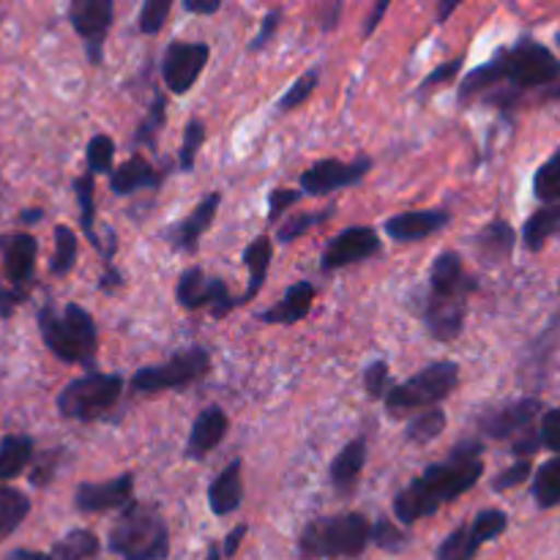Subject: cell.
<instances>
[{
    "label": "cell",
    "mask_w": 560,
    "mask_h": 560,
    "mask_svg": "<svg viewBox=\"0 0 560 560\" xmlns=\"http://www.w3.org/2000/svg\"><path fill=\"white\" fill-rule=\"evenodd\" d=\"M246 530H249V528H246V525H238V528L230 530V536H228V539H224V547H222L224 556L233 558L235 552H238L241 541H244V536H246Z\"/></svg>",
    "instance_id": "obj_57"
},
{
    "label": "cell",
    "mask_w": 560,
    "mask_h": 560,
    "mask_svg": "<svg viewBox=\"0 0 560 560\" xmlns=\"http://www.w3.org/2000/svg\"><path fill=\"white\" fill-rule=\"evenodd\" d=\"M202 142H206V124H202L200 118H191L189 124H186L184 142H180L178 151V167L184 170V173H189V170L195 167V159L197 153H200Z\"/></svg>",
    "instance_id": "obj_43"
},
{
    "label": "cell",
    "mask_w": 560,
    "mask_h": 560,
    "mask_svg": "<svg viewBox=\"0 0 560 560\" xmlns=\"http://www.w3.org/2000/svg\"><path fill=\"white\" fill-rule=\"evenodd\" d=\"M317 82H320V69L304 71V74H301L299 80L288 88V93L279 98V109H282V113H290V109L304 107V104L310 102L312 93H315Z\"/></svg>",
    "instance_id": "obj_41"
},
{
    "label": "cell",
    "mask_w": 560,
    "mask_h": 560,
    "mask_svg": "<svg viewBox=\"0 0 560 560\" xmlns=\"http://www.w3.org/2000/svg\"><path fill=\"white\" fill-rule=\"evenodd\" d=\"M372 545H377L386 552H402L408 547V534L388 523V520H377L372 525Z\"/></svg>",
    "instance_id": "obj_45"
},
{
    "label": "cell",
    "mask_w": 560,
    "mask_h": 560,
    "mask_svg": "<svg viewBox=\"0 0 560 560\" xmlns=\"http://www.w3.org/2000/svg\"><path fill=\"white\" fill-rule=\"evenodd\" d=\"M164 124H167V98L162 93H156L151 109H148V115L142 118L140 129L135 135L137 145H156V137L164 129Z\"/></svg>",
    "instance_id": "obj_39"
},
{
    "label": "cell",
    "mask_w": 560,
    "mask_h": 560,
    "mask_svg": "<svg viewBox=\"0 0 560 560\" xmlns=\"http://www.w3.org/2000/svg\"><path fill=\"white\" fill-rule=\"evenodd\" d=\"M366 465V441L364 438H355L348 446H342V452L334 457L331 463V485L339 495H350L355 487V481L361 479V470Z\"/></svg>",
    "instance_id": "obj_26"
},
{
    "label": "cell",
    "mask_w": 560,
    "mask_h": 560,
    "mask_svg": "<svg viewBox=\"0 0 560 560\" xmlns=\"http://www.w3.org/2000/svg\"><path fill=\"white\" fill-rule=\"evenodd\" d=\"M334 211H337V208L331 206V208H326V211L299 213V217H293V219H290V222H284L282 228H279V233H277L279 244H290V241L301 238V235H304V233H310L312 228H317V224L328 222V219L334 217Z\"/></svg>",
    "instance_id": "obj_42"
},
{
    "label": "cell",
    "mask_w": 560,
    "mask_h": 560,
    "mask_svg": "<svg viewBox=\"0 0 560 560\" xmlns=\"http://www.w3.org/2000/svg\"><path fill=\"white\" fill-rule=\"evenodd\" d=\"M211 370V355L202 348H189L184 353H175L173 359L156 366H142L131 375V388L140 394L178 392L191 386Z\"/></svg>",
    "instance_id": "obj_8"
},
{
    "label": "cell",
    "mask_w": 560,
    "mask_h": 560,
    "mask_svg": "<svg viewBox=\"0 0 560 560\" xmlns=\"http://www.w3.org/2000/svg\"><path fill=\"white\" fill-rule=\"evenodd\" d=\"M481 452H485L481 441L459 443V446L452 448L446 463L430 465L419 479L410 481L394 501V514H397L399 523H419V520L430 517L438 509L474 490L476 481L485 474Z\"/></svg>",
    "instance_id": "obj_1"
},
{
    "label": "cell",
    "mask_w": 560,
    "mask_h": 560,
    "mask_svg": "<svg viewBox=\"0 0 560 560\" xmlns=\"http://www.w3.org/2000/svg\"><path fill=\"white\" fill-rule=\"evenodd\" d=\"M5 560H49V556H44V552H33V550H14L9 552V558Z\"/></svg>",
    "instance_id": "obj_60"
},
{
    "label": "cell",
    "mask_w": 560,
    "mask_h": 560,
    "mask_svg": "<svg viewBox=\"0 0 560 560\" xmlns=\"http://www.w3.org/2000/svg\"><path fill=\"white\" fill-rule=\"evenodd\" d=\"M208 58H211V47L208 44H191V42H173L164 52L162 60V80L167 91L175 96H184L195 88L200 74L206 71Z\"/></svg>",
    "instance_id": "obj_11"
},
{
    "label": "cell",
    "mask_w": 560,
    "mask_h": 560,
    "mask_svg": "<svg viewBox=\"0 0 560 560\" xmlns=\"http://www.w3.org/2000/svg\"><path fill=\"white\" fill-rule=\"evenodd\" d=\"M495 55L501 60L503 82H512L517 91L552 85L560 77V60L534 38H520L514 47L498 49Z\"/></svg>",
    "instance_id": "obj_7"
},
{
    "label": "cell",
    "mask_w": 560,
    "mask_h": 560,
    "mask_svg": "<svg viewBox=\"0 0 560 560\" xmlns=\"http://www.w3.org/2000/svg\"><path fill=\"white\" fill-rule=\"evenodd\" d=\"M107 547L124 560H164L170 556L167 523L156 506L131 501L109 530Z\"/></svg>",
    "instance_id": "obj_3"
},
{
    "label": "cell",
    "mask_w": 560,
    "mask_h": 560,
    "mask_svg": "<svg viewBox=\"0 0 560 560\" xmlns=\"http://www.w3.org/2000/svg\"><path fill=\"white\" fill-rule=\"evenodd\" d=\"M31 514V498L14 487H0V545L25 523Z\"/></svg>",
    "instance_id": "obj_31"
},
{
    "label": "cell",
    "mask_w": 560,
    "mask_h": 560,
    "mask_svg": "<svg viewBox=\"0 0 560 560\" xmlns=\"http://www.w3.org/2000/svg\"><path fill=\"white\" fill-rule=\"evenodd\" d=\"M506 528V512H501V509H487V512L476 514L470 525H459L457 530H452L446 536V541L438 547L435 560H474L481 545L498 539Z\"/></svg>",
    "instance_id": "obj_10"
},
{
    "label": "cell",
    "mask_w": 560,
    "mask_h": 560,
    "mask_svg": "<svg viewBox=\"0 0 560 560\" xmlns=\"http://www.w3.org/2000/svg\"><path fill=\"white\" fill-rule=\"evenodd\" d=\"M219 5H222V0H184V9L189 11V14H200V16L217 14Z\"/></svg>",
    "instance_id": "obj_56"
},
{
    "label": "cell",
    "mask_w": 560,
    "mask_h": 560,
    "mask_svg": "<svg viewBox=\"0 0 560 560\" xmlns=\"http://www.w3.org/2000/svg\"><path fill=\"white\" fill-rule=\"evenodd\" d=\"M93 191H96L93 173L80 175V178L74 180V195H77V206H80L82 233H85V238L98 249V246H102V241H98V235H96V195H93Z\"/></svg>",
    "instance_id": "obj_32"
},
{
    "label": "cell",
    "mask_w": 560,
    "mask_h": 560,
    "mask_svg": "<svg viewBox=\"0 0 560 560\" xmlns=\"http://www.w3.org/2000/svg\"><path fill=\"white\" fill-rule=\"evenodd\" d=\"M228 416H224L222 408L211 405V408L202 410L195 419L189 432V441H186V457L189 459H202L211 448H217L219 443L228 435Z\"/></svg>",
    "instance_id": "obj_22"
},
{
    "label": "cell",
    "mask_w": 560,
    "mask_h": 560,
    "mask_svg": "<svg viewBox=\"0 0 560 560\" xmlns=\"http://www.w3.org/2000/svg\"><path fill=\"white\" fill-rule=\"evenodd\" d=\"M279 25H282V9H271L266 16H262V25L260 31H257L255 42L249 44V52H260V49H266L268 42L277 36Z\"/></svg>",
    "instance_id": "obj_49"
},
{
    "label": "cell",
    "mask_w": 560,
    "mask_h": 560,
    "mask_svg": "<svg viewBox=\"0 0 560 560\" xmlns=\"http://www.w3.org/2000/svg\"><path fill=\"white\" fill-rule=\"evenodd\" d=\"M241 459H233L208 487V506L217 517H228L244 501V481H241Z\"/></svg>",
    "instance_id": "obj_23"
},
{
    "label": "cell",
    "mask_w": 560,
    "mask_h": 560,
    "mask_svg": "<svg viewBox=\"0 0 560 560\" xmlns=\"http://www.w3.org/2000/svg\"><path fill=\"white\" fill-rule=\"evenodd\" d=\"M58 457H60V452L42 454V459H38V465L33 468V474H31V485H36V487L49 485V479H52V474H55V463H58Z\"/></svg>",
    "instance_id": "obj_54"
},
{
    "label": "cell",
    "mask_w": 560,
    "mask_h": 560,
    "mask_svg": "<svg viewBox=\"0 0 560 560\" xmlns=\"http://www.w3.org/2000/svg\"><path fill=\"white\" fill-rule=\"evenodd\" d=\"M372 159L361 156L355 162H339V159H323L315 162L304 175H301V191L312 197H326L331 191L355 186L370 175Z\"/></svg>",
    "instance_id": "obj_13"
},
{
    "label": "cell",
    "mask_w": 560,
    "mask_h": 560,
    "mask_svg": "<svg viewBox=\"0 0 560 560\" xmlns=\"http://www.w3.org/2000/svg\"><path fill=\"white\" fill-rule=\"evenodd\" d=\"M514 244H517V233L509 222H490L476 235V246H479V255L485 262L506 260L514 252Z\"/></svg>",
    "instance_id": "obj_28"
},
{
    "label": "cell",
    "mask_w": 560,
    "mask_h": 560,
    "mask_svg": "<svg viewBox=\"0 0 560 560\" xmlns=\"http://www.w3.org/2000/svg\"><path fill=\"white\" fill-rule=\"evenodd\" d=\"M33 438L5 435L0 441V481H11L31 465Z\"/></svg>",
    "instance_id": "obj_30"
},
{
    "label": "cell",
    "mask_w": 560,
    "mask_h": 560,
    "mask_svg": "<svg viewBox=\"0 0 560 560\" xmlns=\"http://www.w3.org/2000/svg\"><path fill=\"white\" fill-rule=\"evenodd\" d=\"M501 82H503L501 60H498V55H492V60H487L485 66L474 69L463 82H459V102H470L474 96L501 85Z\"/></svg>",
    "instance_id": "obj_33"
},
{
    "label": "cell",
    "mask_w": 560,
    "mask_h": 560,
    "mask_svg": "<svg viewBox=\"0 0 560 560\" xmlns=\"http://www.w3.org/2000/svg\"><path fill=\"white\" fill-rule=\"evenodd\" d=\"M530 476V463L528 459H520L517 465H512L509 470H503L495 481H492V490L503 492V490H512V487H520L525 479Z\"/></svg>",
    "instance_id": "obj_50"
},
{
    "label": "cell",
    "mask_w": 560,
    "mask_h": 560,
    "mask_svg": "<svg viewBox=\"0 0 560 560\" xmlns=\"http://www.w3.org/2000/svg\"><path fill=\"white\" fill-rule=\"evenodd\" d=\"M459 386V364L454 361H435V364L424 366L419 375L408 377L399 386H392L386 394V410L392 419H405V416H416L421 410L441 405L454 388Z\"/></svg>",
    "instance_id": "obj_5"
},
{
    "label": "cell",
    "mask_w": 560,
    "mask_h": 560,
    "mask_svg": "<svg viewBox=\"0 0 560 560\" xmlns=\"http://www.w3.org/2000/svg\"><path fill=\"white\" fill-rule=\"evenodd\" d=\"M312 301H315V284L310 282H295L293 288H288L282 301L266 310L260 315L262 323H271V326H293V323L304 320L312 310Z\"/></svg>",
    "instance_id": "obj_24"
},
{
    "label": "cell",
    "mask_w": 560,
    "mask_h": 560,
    "mask_svg": "<svg viewBox=\"0 0 560 560\" xmlns=\"http://www.w3.org/2000/svg\"><path fill=\"white\" fill-rule=\"evenodd\" d=\"M541 441L550 452L560 454V408L556 410H547L545 419H541Z\"/></svg>",
    "instance_id": "obj_51"
},
{
    "label": "cell",
    "mask_w": 560,
    "mask_h": 560,
    "mask_svg": "<svg viewBox=\"0 0 560 560\" xmlns=\"http://www.w3.org/2000/svg\"><path fill=\"white\" fill-rule=\"evenodd\" d=\"M364 388L372 399H386L392 392V377H388L386 361H372L364 372Z\"/></svg>",
    "instance_id": "obj_46"
},
{
    "label": "cell",
    "mask_w": 560,
    "mask_h": 560,
    "mask_svg": "<svg viewBox=\"0 0 560 560\" xmlns=\"http://www.w3.org/2000/svg\"><path fill=\"white\" fill-rule=\"evenodd\" d=\"M42 219H44V211H38V208H33V211H22L20 222L33 224V222H42Z\"/></svg>",
    "instance_id": "obj_62"
},
{
    "label": "cell",
    "mask_w": 560,
    "mask_h": 560,
    "mask_svg": "<svg viewBox=\"0 0 560 560\" xmlns=\"http://www.w3.org/2000/svg\"><path fill=\"white\" fill-rule=\"evenodd\" d=\"M113 0H71L69 5L71 27L85 42L88 58L96 66L104 58V42H107V31L113 25Z\"/></svg>",
    "instance_id": "obj_12"
},
{
    "label": "cell",
    "mask_w": 560,
    "mask_h": 560,
    "mask_svg": "<svg viewBox=\"0 0 560 560\" xmlns=\"http://www.w3.org/2000/svg\"><path fill=\"white\" fill-rule=\"evenodd\" d=\"M556 235H560V200L547 202L545 208L530 213V219L523 228V241L530 252H539Z\"/></svg>",
    "instance_id": "obj_29"
},
{
    "label": "cell",
    "mask_w": 560,
    "mask_h": 560,
    "mask_svg": "<svg viewBox=\"0 0 560 560\" xmlns=\"http://www.w3.org/2000/svg\"><path fill=\"white\" fill-rule=\"evenodd\" d=\"M271 257H273V244L271 238L266 235H257L249 246L244 249V266L249 271V284H246V293L238 295V306L249 304L257 293L262 290L268 277V268H271Z\"/></svg>",
    "instance_id": "obj_27"
},
{
    "label": "cell",
    "mask_w": 560,
    "mask_h": 560,
    "mask_svg": "<svg viewBox=\"0 0 560 560\" xmlns=\"http://www.w3.org/2000/svg\"><path fill=\"white\" fill-rule=\"evenodd\" d=\"M38 331L44 345L66 364H82L93 370L98 350L96 323L91 312L80 304H69L63 312H55L52 306H44L38 312Z\"/></svg>",
    "instance_id": "obj_2"
},
{
    "label": "cell",
    "mask_w": 560,
    "mask_h": 560,
    "mask_svg": "<svg viewBox=\"0 0 560 560\" xmlns=\"http://www.w3.org/2000/svg\"><path fill=\"white\" fill-rule=\"evenodd\" d=\"M219 206H222V195H219V191H211L208 197H202L200 206H197L195 211L184 219V222H178L175 228H170L167 233H164V238H167L175 249L191 255V252H197L200 238L208 233V228L213 224V219H217Z\"/></svg>",
    "instance_id": "obj_19"
},
{
    "label": "cell",
    "mask_w": 560,
    "mask_h": 560,
    "mask_svg": "<svg viewBox=\"0 0 560 560\" xmlns=\"http://www.w3.org/2000/svg\"><path fill=\"white\" fill-rule=\"evenodd\" d=\"M175 295H178L180 306L189 312L202 310V306H211V315L217 320L228 317L230 312L238 306V295L230 293L228 282L219 277H208L202 268H186L180 273L178 284H175Z\"/></svg>",
    "instance_id": "obj_9"
},
{
    "label": "cell",
    "mask_w": 560,
    "mask_h": 560,
    "mask_svg": "<svg viewBox=\"0 0 560 560\" xmlns=\"http://www.w3.org/2000/svg\"><path fill=\"white\" fill-rule=\"evenodd\" d=\"M135 495V476L120 474L118 479L102 481V485H80L74 492V506L85 514L109 512V509H126Z\"/></svg>",
    "instance_id": "obj_17"
},
{
    "label": "cell",
    "mask_w": 560,
    "mask_h": 560,
    "mask_svg": "<svg viewBox=\"0 0 560 560\" xmlns=\"http://www.w3.org/2000/svg\"><path fill=\"white\" fill-rule=\"evenodd\" d=\"M304 191L301 189H273L268 195V222H277L282 213H288V208H293L301 200Z\"/></svg>",
    "instance_id": "obj_48"
},
{
    "label": "cell",
    "mask_w": 560,
    "mask_h": 560,
    "mask_svg": "<svg viewBox=\"0 0 560 560\" xmlns=\"http://www.w3.org/2000/svg\"><path fill=\"white\" fill-rule=\"evenodd\" d=\"M85 159H88V173L93 175H107L113 173V162H115V142L113 137L107 135H96L85 148Z\"/></svg>",
    "instance_id": "obj_40"
},
{
    "label": "cell",
    "mask_w": 560,
    "mask_h": 560,
    "mask_svg": "<svg viewBox=\"0 0 560 560\" xmlns=\"http://www.w3.org/2000/svg\"><path fill=\"white\" fill-rule=\"evenodd\" d=\"M222 547H219V545H211V547H208V556H206V560H222Z\"/></svg>",
    "instance_id": "obj_63"
},
{
    "label": "cell",
    "mask_w": 560,
    "mask_h": 560,
    "mask_svg": "<svg viewBox=\"0 0 560 560\" xmlns=\"http://www.w3.org/2000/svg\"><path fill=\"white\" fill-rule=\"evenodd\" d=\"M443 430H446V413L438 405H432V408L421 410V413H416L410 419L408 441L432 443L438 435H443Z\"/></svg>",
    "instance_id": "obj_36"
},
{
    "label": "cell",
    "mask_w": 560,
    "mask_h": 560,
    "mask_svg": "<svg viewBox=\"0 0 560 560\" xmlns=\"http://www.w3.org/2000/svg\"><path fill=\"white\" fill-rule=\"evenodd\" d=\"M381 252V235L372 228H350L339 233L331 244L323 249L320 268L323 271H337V268L353 266V262L370 260Z\"/></svg>",
    "instance_id": "obj_15"
},
{
    "label": "cell",
    "mask_w": 560,
    "mask_h": 560,
    "mask_svg": "<svg viewBox=\"0 0 560 560\" xmlns=\"http://www.w3.org/2000/svg\"><path fill=\"white\" fill-rule=\"evenodd\" d=\"M339 14H342V0H331L328 9H323V31H334L339 22Z\"/></svg>",
    "instance_id": "obj_58"
},
{
    "label": "cell",
    "mask_w": 560,
    "mask_h": 560,
    "mask_svg": "<svg viewBox=\"0 0 560 560\" xmlns=\"http://www.w3.org/2000/svg\"><path fill=\"white\" fill-rule=\"evenodd\" d=\"M463 60H465V58H463V55H459V58L446 60V63L438 66L435 71H430V74L424 77V82H421V85H419V96H424V93H430L432 88H441V85H446V82L457 80L459 69H463Z\"/></svg>",
    "instance_id": "obj_47"
},
{
    "label": "cell",
    "mask_w": 560,
    "mask_h": 560,
    "mask_svg": "<svg viewBox=\"0 0 560 560\" xmlns=\"http://www.w3.org/2000/svg\"><path fill=\"white\" fill-rule=\"evenodd\" d=\"M118 284H120V273L115 271V268H109V271L104 273L102 290H107V293H109V290H115V288H118Z\"/></svg>",
    "instance_id": "obj_61"
},
{
    "label": "cell",
    "mask_w": 560,
    "mask_h": 560,
    "mask_svg": "<svg viewBox=\"0 0 560 560\" xmlns=\"http://www.w3.org/2000/svg\"><path fill=\"white\" fill-rule=\"evenodd\" d=\"M534 498L541 509H552L560 503V454L536 470Z\"/></svg>",
    "instance_id": "obj_35"
},
{
    "label": "cell",
    "mask_w": 560,
    "mask_h": 560,
    "mask_svg": "<svg viewBox=\"0 0 560 560\" xmlns=\"http://www.w3.org/2000/svg\"><path fill=\"white\" fill-rule=\"evenodd\" d=\"M0 255H3L5 282L16 290H25L33 279L36 268L38 241L27 233H5L0 235Z\"/></svg>",
    "instance_id": "obj_16"
},
{
    "label": "cell",
    "mask_w": 560,
    "mask_h": 560,
    "mask_svg": "<svg viewBox=\"0 0 560 560\" xmlns=\"http://www.w3.org/2000/svg\"><path fill=\"white\" fill-rule=\"evenodd\" d=\"M534 195L541 202H558L560 200V148L536 170L534 175Z\"/></svg>",
    "instance_id": "obj_38"
},
{
    "label": "cell",
    "mask_w": 560,
    "mask_h": 560,
    "mask_svg": "<svg viewBox=\"0 0 560 560\" xmlns=\"http://www.w3.org/2000/svg\"><path fill=\"white\" fill-rule=\"evenodd\" d=\"M465 312H468V299L465 295H441L427 293L424 306H421V317L427 323V331L438 339V342H454L465 328Z\"/></svg>",
    "instance_id": "obj_14"
},
{
    "label": "cell",
    "mask_w": 560,
    "mask_h": 560,
    "mask_svg": "<svg viewBox=\"0 0 560 560\" xmlns=\"http://www.w3.org/2000/svg\"><path fill=\"white\" fill-rule=\"evenodd\" d=\"M370 541L372 525L364 514H334L306 525L299 539V552L304 560L355 558L366 550Z\"/></svg>",
    "instance_id": "obj_4"
},
{
    "label": "cell",
    "mask_w": 560,
    "mask_h": 560,
    "mask_svg": "<svg viewBox=\"0 0 560 560\" xmlns=\"http://www.w3.org/2000/svg\"><path fill=\"white\" fill-rule=\"evenodd\" d=\"M452 222V213L448 211H405L397 213L386 222V235H392L394 241H424L430 235L441 233L443 228H448Z\"/></svg>",
    "instance_id": "obj_20"
},
{
    "label": "cell",
    "mask_w": 560,
    "mask_h": 560,
    "mask_svg": "<svg viewBox=\"0 0 560 560\" xmlns=\"http://www.w3.org/2000/svg\"><path fill=\"white\" fill-rule=\"evenodd\" d=\"M170 9H173V0H145L140 11V31L145 36H156L167 25Z\"/></svg>",
    "instance_id": "obj_44"
},
{
    "label": "cell",
    "mask_w": 560,
    "mask_h": 560,
    "mask_svg": "<svg viewBox=\"0 0 560 560\" xmlns=\"http://www.w3.org/2000/svg\"><path fill=\"white\" fill-rule=\"evenodd\" d=\"M159 184H162V173L153 170V164L145 162L142 156H131L129 162H124L109 173V189L118 197L135 195L140 189H156Z\"/></svg>",
    "instance_id": "obj_25"
},
{
    "label": "cell",
    "mask_w": 560,
    "mask_h": 560,
    "mask_svg": "<svg viewBox=\"0 0 560 560\" xmlns=\"http://www.w3.org/2000/svg\"><path fill=\"white\" fill-rule=\"evenodd\" d=\"M430 290L441 295H465L468 299L470 293L479 290V284L465 271L463 257L457 252H443L430 268Z\"/></svg>",
    "instance_id": "obj_21"
},
{
    "label": "cell",
    "mask_w": 560,
    "mask_h": 560,
    "mask_svg": "<svg viewBox=\"0 0 560 560\" xmlns=\"http://www.w3.org/2000/svg\"><path fill=\"white\" fill-rule=\"evenodd\" d=\"M120 394H124V377L91 370L58 394V410L63 419L96 421L115 408Z\"/></svg>",
    "instance_id": "obj_6"
},
{
    "label": "cell",
    "mask_w": 560,
    "mask_h": 560,
    "mask_svg": "<svg viewBox=\"0 0 560 560\" xmlns=\"http://www.w3.org/2000/svg\"><path fill=\"white\" fill-rule=\"evenodd\" d=\"M539 399H517V402H509L503 405V408L492 410V413L481 416L479 430L485 432L487 438H492V441H503V438L520 435L523 430H528V427L534 424L536 416H539Z\"/></svg>",
    "instance_id": "obj_18"
},
{
    "label": "cell",
    "mask_w": 560,
    "mask_h": 560,
    "mask_svg": "<svg viewBox=\"0 0 560 560\" xmlns=\"http://www.w3.org/2000/svg\"><path fill=\"white\" fill-rule=\"evenodd\" d=\"M463 5V0H438V22H448V16Z\"/></svg>",
    "instance_id": "obj_59"
},
{
    "label": "cell",
    "mask_w": 560,
    "mask_h": 560,
    "mask_svg": "<svg viewBox=\"0 0 560 560\" xmlns=\"http://www.w3.org/2000/svg\"><path fill=\"white\" fill-rule=\"evenodd\" d=\"M539 446H545V441H541V430L536 432V430H523L517 435V441H514V446H512V452L517 454V457H530V454H536L539 452Z\"/></svg>",
    "instance_id": "obj_53"
},
{
    "label": "cell",
    "mask_w": 560,
    "mask_h": 560,
    "mask_svg": "<svg viewBox=\"0 0 560 560\" xmlns=\"http://www.w3.org/2000/svg\"><path fill=\"white\" fill-rule=\"evenodd\" d=\"M98 539L91 530H71L49 552V560H88L96 558Z\"/></svg>",
    "instance_id": "obj_34"
},
{
    "label": "cell",
    "mask_w": 560,
    "mask_h": 560,
    "mask_svg": "<svg viewBox=\"0 0 560 560\" xmlns=\"http://www.w3.org/2000/svg\"><path fill=\"white\" fill-rule=\"evenodd\" d=\"M388 5H392V0H375V9L370 11V20H366V25H364V38H370L372 33L377 31V25H381L383 16H386Z\"/></svg>",
    "instance_id": "obj_55"
},
{
    "label": "cell",
    "mask_w": 560,
    "mask_h": 560,
    "mask_svg": "<svg viewBox=\"0 0 560 560\" xmlns=\"http://www.w3.org/2000/svg\"><path fill=\"white\" fill-rule=\"evenodd\" d=\"M77 262V235L71 233V228L66 224H58L55 228V252H52V260H49V271L52 277H66L71 273Z\"/></svg>",
    "instance_id": "obj_37"
},
{
    "label": "cell",
    "mask_w": 560,
    "mask_h": 560,
    "mask_svg": "<svg viewBox=\"0 0 560 560\" xmlns=\"http://www.w3.org/2000/svg\"><path fill=\"white\" fill-rule=\"evenodd\" d=\"M556 44H558V49H560V31L556 33Z\"/></svg>",
    "instance_id": "obj_64"
},
{
    "label": "cell",
    "mask_w": 560,
    "mask_h": 560,
    "mask_svg": "<svg viewBox=\"0 0 560 560\" xmlns=\"http://www.w3.org/2000/svg\"><path fill=\"white\" fill-rule=\"evenodd\" d=\"M25 299H27V293L25 290H16V288H11L9 282H0V317H3V320H9L11 315H14V310L20 304H25Z\"/></svg>",
    "instance_id": "obj_52"
}]
</instances>
